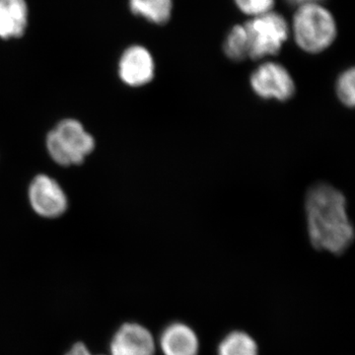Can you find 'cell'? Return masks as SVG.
Returning a JSON list of instances; mask_svg holds the SVG:
<instances>
[{
	"label": "cell",
	"instance_id": "obj_1",
	"mask_svg": "<svg viewBox=\"0 0 355 355\" xmlns=\"http://www.w3.org/2000/svg\"><path fill=\"white\" fill-rule=\"evenodd\" d=\"M305 209L313 247L335 254L345 253L354 239L345 196L330 184H316L308 191Z\"/></svg>",
	"mask_w": 355,
	"mask_h": 355
},
{
	"label": "cell",
	"instance_id": "obj_2",
	"mask_svg": "<svg viewBox=\"0 0 355 355\" xmlns=\"http://www.w3.org/2000/svg\"><path fill=\"white\" fill-rule=\"evenodd\" d=\"M296 43L307 53L326 50L335 41L336 26L330 11L316 2L302 4L294 15Z\"/></svg>",
	"mask_w": 355,
	"mask_h": 355
},
{
	"label": "cell",
	"instance_id": "obj_3",
	"mask_svg": "<svg viewBox=\"0 0 355 355\" xmlns=\"http://www.w3.org/2000/svg\"><path fill=\"white\" fill-rule=\"evenodd\" d=\"M46 147L58 164L78 165L92 153L95 141L78 121L67 119L49 133Z\"/></svg>",
	"mask_w": 355,
	"mask_h": 355
},
{
	"label": "cell",
	"instance_id": "obj_4",
	"mask_svg": "<svg viewBox=\"0 0 355 355\" xmlns=\"http://www.w3.org/2000/svg\"><path fill=\"white\" fill-rule=\"evenodd\" d=\"M249 44V57L261 60L277 55L288 37V25L282 15L268 12L256 16L244 25Z\"/></svg>",
	"mask_w": 355,
	"mask_h": 355
},
{
	"label": "cell",
	"instance_id": "obj_5",
	"mask_svg": "<svg viewBox=\"0 0 355 355\" xmlns=\"http://www.w3.org/2000/svg\"><path fill=\"white\" fill-rule=\"evenodd\" d=\"M250 83L254 92L263 99L284 102L293 97L295 93L293 78L286 67L275 62L260 65L252 73Z\"/></svg>",
	"mask_w": 355,
	"mask_h": 355
},
{
	"label": "cell",
	"instance_id": "obj_6",
	"mask_svg": "<svg viewBox=\"0 0 355 355\" xmlns=\"http://www.w3.org/2000/svg\"><path fill=\"white\" fill-rule=\"evenodd\" d=\"M30 202L39 216L46 218L60 216L67 207V198L57 181L46 175L33 180L29 189Z\"/></svg>",
	"mask_w": 355,
	"mask_h": 355
},
{
	"label": "cell",
	"instance_id": "obj_7",
	"mask_svg": "<svg viewBox=\"0 0 355 355\" xmlns=\"http://www.w3.org/2000/svg\"><path fill=\"white\" fill-rule=\"evenodd\" d=\"M155 349L153 334L137 323L123 324L111 342L112 355H154Z\"/></svg>",
	"mask_w": 355,
	"mask_h": 355
},
{
	"label": "cell",
	"instance_id": "obj_8",
	"mask_svg": "<svg viewBox=\"0 0 355 355\" xmlns=\"http://www.w3.org/2000/svg\"><path fill=\"white\" fill-rule=\"evenodd\" d=\"M119 71L121 80L128 85L132 87L146 85L153 78V58L144 46H130L121 58Z\"/></svg>",
	"mask_w": 355,
	"mask_h": 355
},
{
	"label": "cell",
	"instance_id": "obj_9",
	"mask_svg": "<svg viewBox=\"0 0 355 355\" xmlns=\"http://www.w3.org/2000/svg\"><path fill=\"white\" fill-rule=\"evenodd\" d=\"M160 347L164 355H198L200 342L188 324L173 323L161 334Z\"/></svg>",
	"mask_w": 355,
	"mask_h": 355
},
{
	"label": "cell",
	"instance_id": "obj_10",
	"mask_svg": "<svg viewBox=\"0 0 355 355\" xmlns=\"http://www.w3.org/2000/svg\"><path fill=\"white\" fill-rule=\"evenodd\" d=\"M25 0H0V38H18L27 26Z\"/></svg>",
	"mask_w": 355,
	"mask_h": 355
},
{
	"label": "cell",
	"instance_id": "obj_11",
	"mask_svg": "<svg viewBox=\"0 0 355 355\" xmlns=\"http://www.w3.org/2000/svg\"><path fill=\"white\" fill-rule=\"evenodd\" d=\"M130 9L155 24H165L171 17L172 0H130Z\"/></svg>",
	"mask_w": 355,
	"mask_h": 355
},
{
	"label": "cell",
	"instance_id": "obj_12",
	"mask_svg": "<svg viewBox=\"0 0 355 355\" xmlns=\"http://www.w3.org/2000/svg\"><path fill=\"white\" fill-rule=\"evenodd\" d=\"M217 355H259L258 345L247 333L232 331L219 343Z\"/></svg>",
	"mask_w": 355,
	"mask_h": 355
},
{
	"label": "cell",
	"instance_id": "obj_13",
	"mask_svg": "<svg viewBox=\"0 0 355 355\" xmlns=\"http://www.w3.org/2000/svg\"><path fill=\"white\" fill-rule=\"evenodd\" d=\"M224 51L230 60L234 62H241L249 55V44L244 25L235 26L229 32L225 43Z\"/></svg>",
	"mask_w": 355,
	"mask_h": 355
},
{
	"label": "cell",
	"instance_id": "obj_14",
	"mask_svg": "<svg viewBox=\"0 0 355 355\" xmlns=\"http://www.w3.org/2000/svg\"><path fill=\"white\" fill-rule=\"evenodd\" d=\"M355 71L354 69L345 70L336 83V95L345 106L354 107L355 103Z\"/></svg>",
	"mask_w": 355,
	"mask_h": 355
},
{
	"label": "cell",
	"instance_id": "obj_15",
	"mask_svg": "<svg viewBox=\"0 0 355 355\" xmlns=\"http://www.w3.org/2000/svg\"><path fill=\"white\" fill-rule=\"evenodd\" d=\"M235 2L243 12L254 17L270 12L275 6V0H235Z\"/></svg>",
	"mask_w": 355,
	"mask_h": 355
},
{
	"label": "cell",
	"instance_id": "obj_16",
	"mask_svg": "<svg viewBox=\"0 0 355 355\" xmlns=\"http://www.w3.org/2000/svg\"><path fill=\"white\" fill-rule=\"evenodd\" d=\"M65 355H92L89 352L87 347L83 345V343H78L72 347V349L69 350Z\"/></svg>",
	"mask_w": 355,
	"mask_h": 355
},
{
	"label": "cell",
	"instance_id": "obj_17",
	"mask_svg": "<svg viewBox=\"0 0 355 355\" xmlns=\"http://www.w3.org/2000/svg\"><path fill=\"white\" fill-rule=\"evenodd\" d=\"M287 1L291 2L292 4H299V6H302V4L305 3H312V2H317L318 0H287Z\"/></svg>",
	"mask_w": 355,
	"mask_h": 355
}]
</instances>
